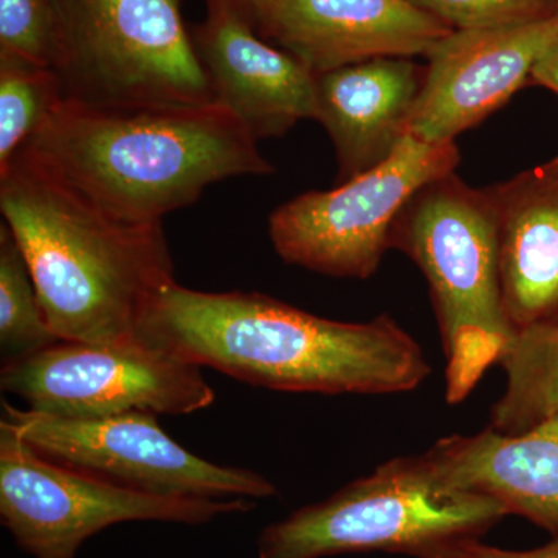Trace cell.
<instances>
[{
	"instance_id": "cell-12",
	"label": "cell",
	"mask_w": 558,
	"mask_h": 558,
	"mask_svg": "<svg viewBox=\"0 0 558 558\" xmlns=\"http://www.w3.org/2000/svg\"><path fill=\"white\" fill-rule=\"evenodd\" d=\"M207 17L193 32L216 102L231 110L256 140L282 137L314 120L317 75L256 32L233 0H205Z\"/></svg>"
},
{
	"instance_id": "cell-22",
	"label": "cell",
	"mask_w": 558,
	"mask_h": 558,
	"mask_svg": "<svg viewBox=\"0 0 558 558\" xmlns=\"http://www.w3.org/2000/svg\"><path fill=\"white\" fill-rule=\"evenodd\" d=\"M444 558H558V535H554L549 543L539 548L526 550L501 549L476 539L459 545Z\"/></svg>"
},
{
	"instance_id": "cell-4",
	"label": "cell",
	"mask_w": 558,
	"mask_h": 558,
	"mask_svg": "<svg viewBox=\"0 0 558 558\" xmlns=\"http://www.w3.org/2000/svg\"><path fill=\"white\" fill-rule=\"evenodd\" d=\"M389 247L421 269L446 355V400L464 402L515 333L502 306L498 209L490 189L457 174L428 182L407 202Z\"/></svg>"
},
{
	"instance_id": "cell-9",
	"label": "cell",
	"mask_w": 558,
	"mask_h": 558,
	"mask_svg": "<svg viewBox=\"0 0 558 558\" xmlns=\"http://www.w3.org/2000/svg\"><path fill=\"white\" fill-rule=\"evenodd\" d=\"M2 410V422L43 457L132 490L196 499H263L278 494L259 473L191 453L161 429L157 414L61 417L17 410L5 400Z\"/></svg>"
},
{
	"instance_id": "cell-7",
	"label": "cell",
	"mask_w": 558,
	"mask_h": 558,
	"mask_svg": "<svg viewBox=\"0 0 558 558\" xmlns=\"http://www.w3.org/2000/svg\"><path fill=\"white\" fill-rule=\"evenodd\" d=\"M252 499L161 497L119 486L43 457L0 422V519L35 558H75L87 538L126 521L209 523L244 513Z\"/></svg>"
},
{
	"instance_id": "cell-10",
	"label": "cell",
	"mask_w": 558,
	"mask_h": 558,
	"mask_svg": "<svg viewBox=\"0 0 558 558\" xmlns=\"http://www.w3.org/2000/svg\"><path fill=\"white\" fill-rule=\"evenodd\" d=\"M2 391L51 416L98 418L119 414H191L216 395L202 366L146 343L58 341L25 357L3 362Z\"/></svg>"
},
{
	"instance_id": "cell-17",
	"label": "cell",
	"mask_w": 558,
	"mask_h": 558,
	"mask_svg": "<svg viewBox=\"0 0 558 558\" xmlns=\"http://www.w3.org/2000/svg\"><path fill=\"white\" fill-rule=\"evenodd\" d=\"M498 365L506 389L490 410L488 428L519 436L558 422V319L519 328Z\"/></svg>"
},
{
	"instance_id": "cell-6",
	"label": "cell",
	"mask_w": 558,
	"mask_h": 558,
	"mask_svg": "<svg viewBox=\"0 0 558 558\" xmlns=\"http://www.w3.org/2000/svg\"><path fill=\"white\" fill-rule=\"evenodd\" d=\"M54 70L90 108L216 105L180 0H60Z\"/></svg>"
},
{
	"instance_id": "cell-18",
	"label": "cell",
	"mask_w": 558,
	"mask_h": 558,
	"mask_svg": "<svg viewBox=\"0 0 558 558\" xmlns=\"http://www.w3.org/2000/svg\"><path fill=\"white\" fill-rule=\"evenodd\" d=\"M64 100L57 70L0 60V172Z\"/></svg>"
},
{
	"instance_id": "cell-13",
	"label": "cell",
	"mask_w": 558,
	"mask_h": 558,
	"mask_svg": "<svg viewBox=\"0 0 558 558\" xmlns=\"http://www.w3.org/2000/svg\"><path fill=\"white\" fill-rule=\"evenodd\" d=\"M453 32L410 0H275L258 28L315 75L374 58L427 57Z\"/></svg>"
},
{
	"instance_id": "cell-24",
	"label": "cell",
	"mask_w": 558,
	"mask_h": 558,
	"mask_svg": "<svg viewBox=\"0 0 558 558\" xmlns=\"http://www.w3.org/2000/svg\"><path fill=\"white\" fill-rule=\"evenodd\" d=\"M233 2L234 5L245 14V17L252 22L256 32H258L260 24L266 20L267 14H269L275 0H233Z\"/></svg>"
},
{
	"instance_id": "cell-8",
	"label": "cell",
	"mask_w": 558,
	"mask_h": 558,
	"mask_svg": "<svg viewBox=\"0 0 558 558\" xmlns=\"http://www.w3.org/2000/svg\"><path fill=\"white\" fill-rule=\"evenodd\" d=\"M457 143L407 134L387 160L330 191H311L275 209L269 236L284 263L337 278L379 270L392 227L416 191L457 170Z\"/></svg>"
},
{
	"instance_id": "cell-1",
	"label": "cell",
	"mask_w": 558,
	"mask_h": 558,
	"mask_svg": "<svg viewBox=\"0 0 558 558\" xmlns=\"http://www.w3.org/2000/svg\"><path fill=\"white\" fill-rule=\"evenodd\" d=\"M142 343L253 387L315 395L387 396L432 376L421 344L389 315L336 322L258 292L165 288Z\"/></svg>"
},
{
	"instance_id": "cell-23",
	"label": "cell",
	"mask_w": 558,
	"mask_h": 558,
	"mask_svg": "<svg viewBox=\"0 0 558 558\" xmlns=\"http://www.w3.org/2000/svg\"><path fill=\"white\" fill-rule=\"evenodd\" d=\"M529 81L558 95V40L539 58Z\"/></svg>"
},
{
	"instance_id": "cell-11",
	"label": "cell",
	"mask_w": 558,
	"mask_h": 558,
	"mask_svg": "<svg viewBox=\"0 0 558 558\" xmlns=\"http://www.w3.org/2000/svg\"><path fill=\"white\" fill-rule=\"evenodd\" d=\"M557 40L558 13L512 27L450 33L427 54L409 134L427 143L454 142L505 106Z\"/></svg>"
},
{
	"instance_id": "cell-20",
	"label": "cell",
	"mask_w": 558,
	"mask_h": 558,
	"mask_svg": "<svg viewBox=\"0 0 558 558\" xmlns=\"http://www.w3.org/2000/svg\"><path fill=\"white\" fill-rule=\"evenodd\" d=\"M60 0H0V60L54 69Z\"/></svg>"
},
{
	"instance_id": "cell-21",
	"label": "cell",
	"mask_w": 558,
	"mask_h": 558,
	"mask_svg": "<svg viewBox=\"0 0 558 558\" xmlns=\"http://www.w3.org/2000/svg\"><path fill=\"white\" fill-rule=\"evenodd\" d=\"M453 31L529 24L558 13V0H410Z\"/></svg>"
},
{
	"instance_id": "cell-19",
	"label": "cell",
	"mask_w": 558,
	"mask_h": 558,
	"mask_svg": "<svg viewBox=\"0 0 558 558\" xmlns=\"http://www.w3.org/2000/svg\"><path fill=\"white\" fill-rule=\"evenodd\" d=\"M40 307L24 253L0 223V348L3 362L25 357L58 343Z\"/></svg>"
},
{
	"instance_id": "cell-3",
	"label": "cell",
	"mask_w": 558,
	"mask_h": 558,
	"mask_svg": "<svg viewBox=\"0 0 558 558\" xmlns=\"http://www.w3.org/2000/svg\"><path fill=\"white\" fill-rule=\"evenodd\" d=\"M102 209L137 223L194 204L209 185L274 172L223 106L98 109L62 100L24 146Z\"/></svg>"
},
{
	"instance_id": "cell-15",
	"label": "cell",
	"mask_w": 558,
	"mask_h": 558,
	"mask_svg": "<svg viewBox=\"0 0 558 558\" xmlns=\"http://www.w3.org/2000/svg\"><path fill=\"white\" fill-rule=\"evenodd\" d=\"M425 453L450 487L497 499L508 515L558 535V422L519 436L488 427L450 435Z\"/></svg>"
},
{
	"instance_id": "cell-5",
	"label": "cell",
	"mask_w": 558,
	"mask_h": 558,
	"mask_svg": "<svg viewBox=\"0 0 558 558\" xmlns=\"http://www.w3.org/2000/svg\"><path fill=\"white\" fill-rule=\"evenodd\" d=\"M506 517L497 499L450 487L427 453L392 458L329 498L269 524L258 538V558H442L483 538Z\"/></svg>"
},
{
	"instance_id": "cell-14",
	"label": "cell",
	"mask_w": 558,
	"mask_h": 558,
	"mask_svg": "<svg viewBox=\"0 0 558 558\" xmlns=\"http://www.w3.org/2000/svg\"><path fill=\"white\" fill-rule=\"evenodd\" d=\"M425 68L411 58H374L319 73L315 116L336 148L341 183L388 159L409 134Z\"/></svg>"
},
{
	"instance_id": "cell-2",
	"label": "cell",
	"mask_w": 558,
	"mask_h": 558,
	"mask_svg": "<svg viewBox=\"0 0 558 558\" xmlns=\"http://www.w3.org/2000/svg\"><path fill=\"white\" fill-rule=\"evenodd\" d=\"M0 211L61 341L123 347L175 282L161 222L116 218L22 148L0 172Z\"/></svg>"
},
{
	"instance_id": "cell-16",
	"label": "cell",
	"mask_w": 558,
	"mask_h": 558,
	"mask_svg": "<svg viewBox=\"0 0 558 558\" xmlns=\"http://www.w3.org/2000/svg\"><path fill=\"white\" fill-rule=\"evenodd\" d=\"M488 189L498 209L509 322L519 329L558 319V157Z\"/></svg>"
}]
</instances>
